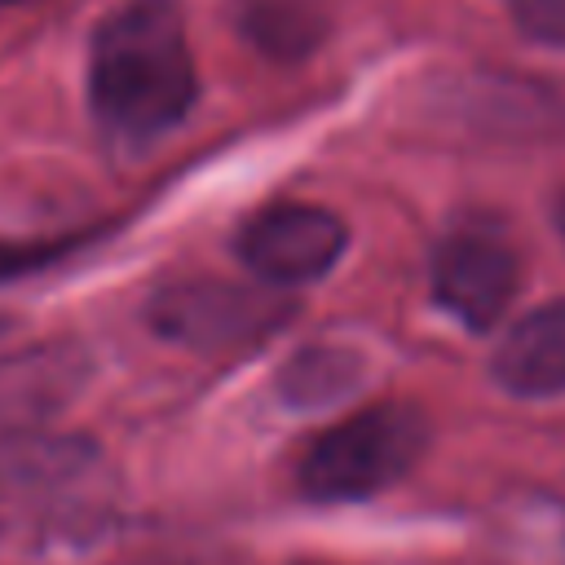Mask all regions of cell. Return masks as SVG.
<instances>
[{"label":"cell","instance_id":"obj_1","mask_svg":"<svg viewBox=\"0 0 565 565\" xmlns=\"http://www.w3.org/2000/svg\"><path fill=\"white\" fill-rule=\"evenodd\" d=\"M199 97L181 0H119L88 40V110L110 141L150 146Z\"/></svg>","mask_w":565,"mask_h":565},{"label":"cell","instance_id":"obj_3","mask_svg":"<svg viewBox=\"0 0 565 565\" xmlns=\"http://www.w3.org/2000/svg\"><path fill=\"white\" fill-rule=\"evenodd\" d=\"M291 313V300L282 287H269L260 278L252 282H225V278H190L168 282L150 296L146 322L194 353H230L260 344L274 335Z\"/></svg>","mask_w":565,"mask_h":565},{"label":"cell","instance_id":"obj_9","mask_svg":"<svg viewBox=\"0 0 565 565\" xmlns=\"http://www.w3.org/2000/svg\"><path fill=\"white\" fill-rule=\"evenodd\" d=\"M353 380H358V362L344 349H300L278 375V388L291 406H322L349 393Z\"/></svg>","mask_w":565,"mask_h":565},{"label":"cell","instance_id":"obj_5","mask_svg":"<svg viewBox=\"0 0 565 565\" xmlns=\"http://www.w3.org/2000/svg\"><path fill=\"white\" fill-rule=\"evenodd\" d=\"M349 247V225L318 203H269L243 221L234 252L269 287L318 282Z\"/></svg>","mask_w":565,"mask_h":565},{"label":"cell","instance_id":"obj_10","mask_svg":"<svg viewBox=\"0 0 565 565\" xmlns=\"http://www.w3.org/2000/svg\"><path fill=\"white\" fill-rule=\"evenodd\" d=\"M512 26L543 49H565V0H503Z\"/></svg>","mask_w":565,"mask_h":565},{"label":"cell","instance_id":"obj_7","mask_svg":"<svg viewBox=\"0 0 565 565\" xmlns=\"http://www.w3.org/2000/svg\"><path fill=\"white\" fill-rule=\"evenodd\" d=\"M84 380V353L75 344H40L0 358V424H31L53 415Z\"/></svg>","mask_w":565,"mask_h":565},{"label":"cell","instance_id":"obj_4","mask_svg":"<svg viewBox=\"0 0 565 565\" xmlns=\"http://www.w3.org/2000/svg\"><path fill=\"white\" fill-rule=\"evenodd\" d=\"M428 287L455 322H463L468 331H490L516 300L521 256L490 225H455L433 247Z\"/></svg>","mask_w":565,"mask_h":565},{"label":"cell","instance_id":"obj_13","mask_svg":"<svg viewBox=\"0 0 565 565\" xmlns=\"http://www.w3.org/2000/svg\"><path fill=\"white\" fill-rule=\"evenodd\" d=\"M0 331H4V318H0Z\"/></svg>","mask_w":565,"mask_h":565},{"label":"cell","instance_id":"obj_6","mask_svg":"<svg viewBox=\"0 0 565 565\" xmlns=\"http://www.w3.org/2000/svg\"><path fill=\"white\" fill-rule=\"evenodd\" d=\"M490 375L512 397H561L565 393V296H552L521 313L490 358Z\"/></svg>","mask_w":565,"mask_h":565},{"label":"cell","instance_id":"obj_8","mask_svg":"<svg viewBox=\"0 0 565 565\" xmlns=\"http://www.w3.org/2000/svg\"><path fill=\"white\" fill-rule=\"evenodd\" d=\"M243 35L269 57H305L318 44L322 22L300 0H252L243 9Z\"/></svg>","mask_w":565,"mask_h":565},{"label":"cell","instance_id":"obj_2","mask_svg":"<svg viewBox=\"0 0 565 565\" xmlns=\"http://www.w3.org/2000/svg\"><path fill=\"white\" fill-rule=\"evenodd\" d=\"M428 441L433 424L415 402H371L305 446L296 481L318 503H358L397 486Z\"/></svg>","mask_w":565,"mask_h":565},{"label":"cell","instance_id":"obj_12","mask_svg":"<svg viewBox=\"0 0 565 565\" xmlns=\"http://www.w3.org/2000/svg\"><path fill=\"white\" fill-rule=\"evenodd\" d=\"M552 225H556V238L565 243V190L552 199Z\"/></svg>","mask_w":565,"mask_h":565},{"label":"cell","instance_id":"obj_11","mask_svg":"<svg viewBox=\"0 0 565 565\" xmlns=\"http://www.w3.org/2000/svg\"><path fill=\"white\" fill-rule=\"evenodd\" d=\"M57 252H66V243H0V278L26 274V269L53 260Z\"/></svg>","mask_w":565,"mask_h":565}]
</instances>
